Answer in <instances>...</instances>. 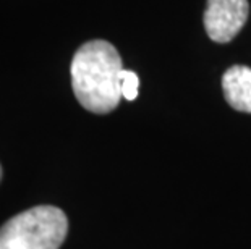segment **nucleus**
Here are the masks:
<instances>
[{"mask_svg":"<svg viewBox=\"0 0 251 249\" xmlns=\"http://www.w3.org/2000/svg\"><path fill=\"white\" fill-rule=\"evenodd\" d=\"M122 58L107 41H89L72 62V86L78 102L93 113H109L122 96Z\"/></svg>","mask_w":251,"mask_h":249,"instance_id":"1","label":"nucleus"},{"mask_svg":"<svg viewBox=\"0 0 251 249\" xmlns=\"http://www.w3.org/2000/svg\"><path fill=\"white\" fill-rule=\"evenodd\" d=\"M67 233L65 212L54 205H37L0 226V249H58Z\"/></svg>","mask_w":251,"mask_h":249,"instance_id":"2","label":"nucleus"},{"mask_svg":"<svg viewBox=\"0 0 251 249\" xmlns=\"http://www.w3.org/2000/svg\"><path fill=\"white\" fill-rule=\"evenodd\" d=\"M248 15V0H207L204 12L206 33L221 44L230 42L242 31Z\"/></svg>","mask_w":251,"mask_h":249,"instance_id":"3","label":"nucleus"},{"mask_svg":"<svg viewBox=\"0 0 251 249\" xmlns=\"http://www.w3.org/2000/svg\"><path fill=\"white\" fill-rule=\"evenodd\" d=\"M224 97L232 109L251 113V68L230 67L222 76Z\"/></svg>","mask_w":251,"mask_h":249,"instance_id":"4","label":"nucleus"},{"mask_svg":"<svg viewBox=\"0 0 251 249\" xmlns=\"http://www.w3.org/2000/svg\"><path fill=\"white\" fill-rule=\"evenodd\" d=\"M138 88H140V78L136 73L130 70L122 71V96L126 100H135L138 97Z\"/></svg>","mask_w":251,"mask_h":249,"instance_id":"5","label":"nucleus"},{"mask_svg":"<svg viewBox=\"0 0 251 249\" xmlns=\"http://www.w3.org/2000/svg\"><path fill=\"white\" fill-rule=\"evenodd\" d=\"M0 180H2V167H0Z\"/></svg>","mask_w":251,"mask_h":249,"instance_id":"6","label":"nucleus"}]
</instances>
